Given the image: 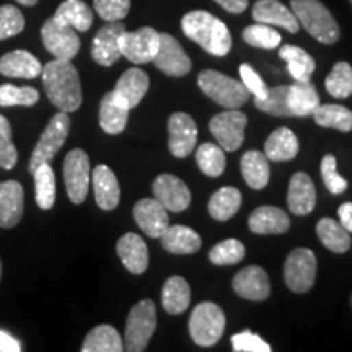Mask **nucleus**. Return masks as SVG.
I'll return each instance as SVG.
<instances>
[{
    "instance_id": "obj_1",
    "label": "nucleus",
    "mask_w": 352,
    "mask_h": 352,
    "mask_svg": "<svg viewBox=\"0 0 352 352\" xmlns=\"http://www.w3.org/2000/svg\"><path fill=\"white\" fill-rule=\"evenodd\" d=\"M41 77L47 98L59 111L74 113L80 108L83 100L80 77L70 60H51L43 67Z\"/></svg>"
},
{
    "instance_id": "obj_2",
    "label": "nucleus",
    "mask_w": 352,
    "mask_h": 352,
    "mask_svg": "<svg viewBox=\"0 0 352 352\" xmlns=\"http://www.w3.org/2000/svg\"><path fill=\"white\" fill-rule=\"evenodd\" d=\"M183 33L199 44L209 54L223 57L230 52L232 36L227 25L212 13L204 10L189 12L182 20Z\"/></svg>"
},
{
    "instance_id": "obj_3",
    "label": "nucleus",
    "mask_w": 352,
    "mask_h": 352,
    "mask_svg": "<svg viewBox=\"0 0 352 352\" xmlns=\"http://www.w3.org/2000/svg\"><path fill=\"white\" fill-rule=\"evenodd\" d=\"M290 8L296 13L298 23L323 44H334L340 39V25L336 23L331 12L320 0H292Z\"/></svg>"
},
{
    "instance_id": "obj_4",
    "label": "nucleus",
    "mask_w": 352,
    "mask_h": 352,
    "mask_svg": "<svg viewBox=\"0 0 352 352\" xmlns=\"http://www.w3.org/2000/svg\"><path fill=\"white\" fill-rule=\"evenodd\" d=\"M197 85L209 98L228 109H239L250 98V91L243 82L235 80L217 70H202L197 77Z\"/></svg>"
},
{
    "instance_id": "obj_5",
    "label": "nucleus",
    "mask_w": 352,
    "mask_h": 352,
    "mask_svg": "<svg viewBox=\"0 0 352 352\" xmlns=\"http://www.w3.org/2000/svg\"><path fill=\"white\" fill-rule=\"evenodd\" d=\"M157 328V307L148 298L131 308L124 331V351L142 352Z\"/></svg>"
},
{
    "instance_id": "obj_6",
    "label": "nucleus",
    "mask_w": 352,
    "mask_h": 352,
    "mask_svg": "<svg viewBox=\"0 0 352 352\" xmlns=\"http://www.w3.org/2000/svg\"><path fill=\"white\" fill-rule=\"evenodd\" d=\"M226 329V315L212 302H202L192 310L189 318V334L197 346L217 344Z\"/></svg>"
},
{
    "instance_id": "obj_7",
    "label": "nucleus",
    "mask_w": 352,
    "mask_h": 352,
    "mask_svg": "<svg viewBox=\"0 0 352 352\" xmlns=\"http://www.w3.org/2000/svg\"><path fill=\"white\" fill-rule=\"evenodd\" d=\"M70 131V118L69 113H57L54 118L50 121V124L46 126V129L39 138L36 147H34L33 155L30 158V173H33L39 165L50 164L57 155V152L63 148V145L67 140Z\"/></svg>"
},
{
    "instance_id": "obj_8",
    "label": "nucleus",
    "mask_w": 352,
    "mask_h": 352,
    "mask_svg": "<svg viewBox=\"0 0 352 352\" xmlns=\"http://www.w3.org/2000/svg\"><path fill=\"white\" fill-rule=\"evenodd\" d=\"M284 279L292 292L305 294L314 287L316 279V258L311 250L297 248L284 264Z\"/></svg>"
},
{
    "instance_id": "obj_9",
    "label": "nucleus",
    "mask_w": 352,
    "mask_h": 352,
    "mask_svg": "<svg viewBox=\"0 0 352 352\" xmlns=\"http://www.w3.org/2000/svg\"><path fill=\"white\" fill-rule=\"evenodd\" d=\"M90 160L82 148H74L64 158V183L69 199L82 204L90 188Z\"/></svg>"
},
{
    "instance_id": "obj_10",
    "label": "nucleus",
    "mask_w": 352,
    "mask_h": 352,
    "mask_svg": "<svg viewBox=\"0 0 352 352\" xmlns=\"http://www.w3.org/2000/svg\"><path fill=\"white\" fill-rule=\"evenodd\" d=\"M160 46V33L151 26L124 32L120 38L121 56L134 64L152 63Z\"/></svg>"
},
{
    "instance_id": "obj_11",
    "label": "nucleus",
    "mask_w": 352,
    "mask_h": 352,
    "mask_svg": "<svg viewBox=\"0 0 352 352\" xmlns=\"http://www.w3.org/2000/svg\"><path fill=\"white\" fill-rule=\"evenodd\" d=\"M41 38L44 47L51 52L56 59L72 60L80 50V39L76 30L69 25L60 23L54 16L46 20L41 28Z\"/></svg>"
},
{
    "instance_id": "obj_12",
    "label": "nucleus",
    "mask_w": 352,
    "mask_h": 352,
    "mask_svg": "<svg viewBox=\"0 0 352 352\" xmlns=\"http://www.w3.org/2000/svg\"><path fill=\"white\" fill-rule=\"evenodd\" d=\"M248 124V118L241 111L230 109L214 116L209 122V129L223 151H239L245 140V127Z\"/></svg>"
},
{
    "instance_id": "obj_13",
    "label": "nucleus",
    "mask_w": 352,
    "mask_h": 352,
    "mask_svg": "<svg viewBox=\"0 0 352 352\" xmlns=\"http://www.w3.org/2000/svg\"><path fill=\"white\" fill-rule=\"evenodd\" d=\"M157 69L170 77H183L191 70V59L171 34L160 33V46L152 60Z\"/></svg>"
},
{
    "instance_id": "obj_14",
    "label": "nucleus",
    "mask_w": 352,
    "mask_h": 352,
    "mask_svg": "<svg viewBox=\"0 0 352 352\" xmlns=\"http://www.w3.org/2000/svg\"><path fill=\"white\" fill-rule=\"evenodd\" d=\"M153 196L170 212H183L191 204V192L178 176L160 175L153 182Z\"/></svg>"
},
{
    "instance_id": "obj_15",
    "label": "nucleus",
    "mask_w": 352,
    "mask_h": 352,
    "mask_svg": "<svg viewBox=\"0 0 352 352\" xmlns=\"http://www.w3.org/2000/svg\"><path fill=\"white\" fill-rule=\"evenodd\" d=\"M170 152L176 158H186L196 148L197 126L186 113H175L168 120Z\"/></svg>"
},
{
    "instance_id": "obj_16",
    "label": "nucleus",
    "mask_w": 352,
    "mask_h": 352,
    "mask_svg": "<svg viewBox=\"0 0 352 352\" xmlns=\"http://www.w3.org/2000/svg\"><path fill=\"white\" fill-rule=\"evenodd\" d=\"M124 32L126 26L121 21H113L98 30L94 38V44H91V56L96 64L103 65V67H111L120 59V38Z\"/></svg>"
},
{
    "instance_id": "obj_17",
    "label": "nucleus",
    "mask_w": 352,
    "mask_h": 352,
    "mask_svg": "<svg viewBox=\"0 0 352 352\" xmlns=\"http://www.w3.org/2000/svg\"><path fill=\"white\" fill-rule=\"evenodd\" d=\"M132 215H134V220L138 222L140 230L151 239H160L170 226L168 210L155 197L153 199H148V197L140 199L134 206Z\"/></svg>"
},
{
    "instance_id": "obj_18",
    "label": "nucleus",
    "mask_w": 352,
    "mask_h": 352,
    "mask_svg": "<svg viewBox=\"0 0 352 352\" xmlns=\"http://www.w3.org/2000/svg\"><path fill=\"white\" fill-rule=\"evenodd\" d=\"M148 87H151V78H148L147 72H144L142 69L132 67L127 69L120 77L113 94L122 107H126L131 111V109L138 107L144 96L147 95Z\"/></svg>"
},
{
    "instance_id": "obj_19",
    "label": "nucleus",
    "mask_w": 352,
    "mask_h": 352,
    "mask_svg": "<svg viewBox=\"0 0 352 352\" xmlns=\"http://www.w3.org/2000/svg\"><path fill=\"white\" fill-rule=\"evenodd\" d=\"M233 290L246 300L263 302L271 294L270 276L263 267L248 266L233 277Z\"/></svg>"
},
{
    "instance_id": "obj_20",
    "label": "nucleus",
    "mask_w": 352,
    "mask_h": 352,
    "mask_svg": "<svg viewBox=\"0 0 352 352\" xmlns=\"http://www.w3.org/2000/svg\"><path fill=\"white\" fill-rule=\"evenodd\" d=\"M253 19L258 23L279 26L289 33H297L300 30V23L292 8L285 7L279 0H258L253 6Z\"/></svg>"
},
{
    "instance_id": "obj_21",
    "label": "nucleus",
    "mask_w": 352,
    "mask_h": 352,
    "mask_svg": "<svg viewBox=\"0 0 352 352\" xmlns=\"http://www.w3.org/2000/svg\"><path fill=\"white\" fill-rule=\"evenodd\" d=\"M287 206L290 212L296 215H308L316 206V189L307 173L298 171L290 178Z\"/></svg>"
},
{
    "instance_id": "obj_22",
    "label": "nucleus",
    "mask_w": 352,
    "mask_h": 352,
    "mask_svg": "<svg viewBox=\"0 0 352 352\" xmlns=\"http://www.w3.org/2000/svg\"><path fill=\"white\" fill-rule=\"evenodd\" d=\"M23 188L19 182L0 183V228L19 226L23 215Z\"/></svg>"
},
{
    "instance_id": "obj_23",
    "label": "nucleus",
    "mask_w": 352,
    "mask_h": 352,
    "mask_svg": "<svg viewBox=\"0 0 352 352\" xmlns=\"http://www.w3.org/2000/svg\"><path fill=\"white\" fill-rule=\"evenodd\" d=\"M91 183H94L95 201L98 208L103 210L116 209L120 204L121 189L113 170L107 165H98L91 173Z\"/></svg>"
},
{
    "instance_id": "obj_24",
    "label": "nucleus",
    "mask_w": 352,
    "mask_h": 352,
    "mask_svg": "<svg viewBox=\"0 0 352 352\" xmlns=\"http://www.w3.org/2000/svg\"><path fill=\"white\" fill-rule=\"evenodd\" d=\"M118 254L122 264L132 274H142L148 267V248L144 239L138 233H126L118 241Z\"/></svg>"
},
{
    "instance_id": "obj_25",
    "label": "nucleus",
    "mask_w": 352,
    "mask_h": 352,
    "mask_svg": "<svg viewBox=\"0 0 352 352\" xmlns=\"http://www.w3.org/2000/svg\"><path fill=\"white\" fill-rule=\"evenodd\" d=\"M248 227L258 235H279L290 228L289 215L274 206H261L248 219Z\"/></svg>"
},
{
    "instance_id": "obj_26",
    "label": "nucleus",
    "mask_w": 352,
    "mask_h": 352,
    "mask_svg": "<svg viewBox=\"0 0 352 352\" xmlns=\"http://www.w3.org/2000/svg\"><path fill=\"white\" fill-rule=\"evenodd\" d=\"M43 72V65L32 52L16 50L0 57V74L13 78H36Z\"/></svg>"
},
{
    "instance_id": "obj_27",
    "label": "nucleus",
    "mask_w": 352,
    "mask_h": 352,
    "mask_svg": "<svg viewBox=\"0 0 352 352\" xmlns=\"http://www.w3.org/2000/svg\"><path fill=\"white\" fill-rule=\"evenodd\" d=\"M160 240L166 252L173 254H192L199 252L202 245L201 236L184 226H168Z\"/></svg>"
},
{
    "instance_id": "obj_28",
    "label": "nucleus",
    "mask_w": 352,
    "mask_h": 352,
    "mask_svg": "<svg viewBox=\"0 0 352 352\" xmlns=\"http://www.w3.org/2000/svg\"><path fill=\"white\" fill-rule=\"evenodd\" d=\"M264 153L271 162L294 160L298 153V140L287 127H279L267 138Z\"/></svg>"
},
{
    "instance_id": "obj_29",
    "label": "nucleus",
    "mask_w": 352,
    "mask_h": 352,
    "mask_svg": "<svg viewBox=\"0 0 352 352\" xmlns=\"http://www.w3.org/2000/svg\"><path fill=\"white\" fill-rule=\"evenodd\" d=\"M245 183L252 189H263L270 183V160L266 153L248 151L240 162Z\"/></svg>"
},
{
    "instance_id": "obj_30",
    "label": "nucleus",
    "mask_w": 352,
    "mask_h": 352,
    "mask_svg": "<svg viewBox=\"0 0 352 352\" xmlns=\"http://www.w3.org/2000/svg\"><path fill=\"white\" fill-rule=\"evenodd\" d=\"M129 109L122 107L113 91L103 96L100 103V126L107 134L118 135L126 129Z\"/></svg>"
},
{
    "instance_id": "obj_31",
    "label": "nucleus",
    "mask_w": 352,
    "mask_h": 352,
    "mask_svg": "<svg viewBox=\"0 0 352 352\" xmlns=\"http://www.w3.org/2000/svg\"><path fill=\"white\" fill-rule=\"evenodd\" d=\"M289 109L292 116H310L320 107V96L311 82H297L289 85Z\"/></svg>"
},
{
    "instance_id": "obj_32",
    "label": "nucleus",
    "mask_w": 352,
    "mask_h": 352,
    "mask_svg": "<svg viewBox=\"0 0 352 352\" xmlns=\"http://www.w3.org/2000/svg\"><path fill=\"white\" fill-rule=\"evenodd\" d=\"M54 19L69 25L76 32L85 33L94 25V12L83 0H65L57 7Z\"/></svg>"
},
{
    "instance_id": "obj_33",
    "label": "nucleus",
    "mask_w": 352,
    "mask_h": 352,
    "mask_svg": "<svg viewBox=\"0 0 352 352\" xmlns=\"http://www.w3.org/2000/svg\"><path fill=\"white\" fill-rule=\"evenodd\" d=\"M191 302V289L186 279L182 276H173L166 279L162 290V305L170 315H179L189 307Z\"/></svg>"
},
{
    "instance_id": "obj_34",
    "label": "nucleus",
    "mask_w": 352,
    "mask_h": 352,
    "mask_svg": "<svg viewBox=\"0 0 352 352\" xmlns=\"http://www.w3.org/2000/svg\"><path fill=\"white\" fill-rule=\"evenodd\" d=\"M124 342L116 328L109 324H100L87 334L82 352H122Z\"/></svg>"
},
{
    "instance_id": "obj_35",
    "label": "nucleus",
    "mask_w": 352,
    "mask_h": 352,
    "mask_svg": "<svg viewBox=\"0 0 352 352\" xmlns=\"http://www.w3.org/2000/svg\"><path fill=\"white\" fill-rule=\"evenodd\" d=\"M279 56L280 59L287 63L290 76L296 78L297 82H310L315 72V60L307 51H303L298 46L287 44V46L280 47Z\"/></svg>"
},
{
    "instance_id": "obj_36",
    "label": "nucleus",
    "mask_w": 352,
    "mask_h": 352,
    "mask_svg": "<svg viewBox=\"0 0 352 352\" xmlns=\"http://www.w3.org/2000/svg\"><path fill=\"white\" fill-rule=\"evenodd\" d=\"M316 233H318L321 243H323L329 252L333 253H346L351 248V235L344 227L336 220L324 217L321 219L316 226Z\"/></svg>"
},
{
    "instance_id": "obj_37",
    "label": "nucleus",
    "mask_w": 352,
    "mask_h": 352,
    "mask_svg": "<svg viewBox=\"0 0 352 352\" xmlns=\"http://www.w3.org/2000/svg\"><path fill=\"white\" fill-rule=\"evenodd\" d=\"M241 206V192L236 188L226 186L214 192L209 201V214L219 222H226L239 212Z\"/></svg>"
},
{
    "instance_id": "obj_38",
    "label": "nucleus",
    "mask_w": 352,
    "mask_h": 352,
    "mask_svg": "<svg viewBox=\"0 0 352 352\" xmlns=\"http://www.w3.org/2000/svg\"><path fill=\"white\" fill-rule=\"evenodd\" d=\"M34 178V195H36V204L43 210L52 209L56 202V175L50 164L39 165L33 171Z\"/></svg>"
},
{
    "instance_id": "obj_39",
    "label": "nucleus",
    "mask_w": 352,
    "mask_h": 352,
    "mask_svg": "<svg viewBox=\"0 0 352 352\" xmlns=\"http://www.w3.org/2000/svg\"><path fill=\"white\" fill-rule=\"evenodd\" d=\"M311 116L321 127H331L341 132L352 131V111L341 104H320Z\"/></svg>"
},
{
    "instance_id": "obj_40",
    "label": "nucleus",
    "mask_w": 352,
    "mask_h": 352,
    "mask_svg": "<svg viewBox=\"0 0 352 352\" xmlns=\"http://www.w3.org/2000/svg\"><path fill=\"white\" fill-rule=\"evenodd\" d=\"M196 162L199 170L206 176H210V178H217L226 171L227 166V158L223 148L217 144L206 142L202 144L199 148L196 151Z\"/></svg>"
},
{
    "instance_id": "obj_41",
    "label": "nucleus",
    "mask_w": 352,
    "mask_h": 352,
    "mask_svg": "<svg viewBox=\"0 0 352 352\" xmlns=\"http://www.w3.org/2000/svg\"><path fill=\"white\" fill-rule=\"evenodd\" d=\"M327 85L328 94L334 96V98H349L352 95V67L351 64L341 63L334 64V67L329 76L327 77Z\"/></svg>"
},
{
    "instance_id": "obj_42",
    "label": "nucleus",
    "mask_w": 352,
    "mask_h": 352,
    "mask_svg": "<svg viewBox=\"0 0 352 352\" xmlns=\"http://www.w3.org/2000/svg\"><path fill=\"white\" fill-rule=\"evenodd\" d=\"M287 95H289V85H279L267 88L266 98H254V107L261 111L272 114V116H292L289 109L287 103Z\"/></svg>"
},
{
    "instance_id": "obj_43",
    "label": "nucleus",
    "mask_w": 352,
    "mask_h": 352,
    "mask_svg": "<svg viewBox=\"0 0 352 352\" xmlns=\"http://www.w3.org/2000/svg\"><path fill=\"white\" fill-rule=\"evenodd\" d=\"M39 100V94L33 87H15L10 83L0 85V107H33Z\"/></svg>"
},
{
    "instance_id": "obj_44",
    "label": "nucleus",
    "mask_w": 352,
    "mask_h": 352,
    "mask_svg": "<svg viewBox=\"0 0 352 352\" xmlns=\"http://www.w3.org/2000/svg\"><path fill=\"white\" fill-rule=\"evenodd\" d=\"M245 258V246L241 241L235 239H228L220 241L210 250L209 259L215 266H230L239 264Z\"/></svg>"
},
{
    "instance_id": "obj_45",
    "label": "nucleus",
    "mask_w": 352,
    "mask_h": 352,
    "mask_svg": "<svg viewBox=\"0 0 352 352\" xmlns=\"http://www.w3.org/2000/svg\"><path fill=\"white\" fill-rule=\"evenodd\" d=\"M243 39L246 44L259 50H276L280 44V34L270 25L256 23L245 28Z\"/></svg>"
},
{
    "instance_id": "obj_46",
    "label": "nucleus",
    "mask_w": 352,
    "mask_h": 352,
    "mask_svg": "<svg viewBox=\"0 0 352 352\" xmlns=\"http://www.w3.org/2000/svg\"><path fill=\"white\" fill-rule=\"evenodd\" d=\"M19 162V152L12 140V127L6 116L0 114V166L3 170H12Z\"/></svg>"
},
{
    "instance_id": "obj_47",
    "label": "nucleus",
    "mask_w": 352,
    "mask_h": 352,
    "mask_svg": "<svg viewBox=\"0 0 352 352\" xmlns=\"http://www.w3.org/2000/svg\"><path fill=\"white\" fill-rule=\"evenodd\" d=\"M23 13L13 6L0 7V39H7L23 32Z\"/></svg>"
},
{
    "instance_id": "obj_48",
    "label": "nucleus",
    "mask_w": 352,
    "mask_h": 352,
    "mask_svg": "<svg viewBox=\"0 0 352 352\" xmlns=\"http://www.w3.org/2000/svg\"><path fill=\"white\" fill-rule=\"evenodd\" d=\"M336 157L328 153V155L323 157L321 160V178H323L324 186L328 188V191L331 195H342V192L347 189V182L342 176L338 173L336 170Z\"/></svg>"
},
{
    "instance_id": "obj_49",
    "label": "nucleus",
    "mask_w": 352,
    "mask_h": 352,
    "mask_svg": "<svg viewBox=\"0 0 352 352\" xmlns=\"http://www.w3.org/2000/svg\"><path fill=\"white\" fill-rule=\"evenodd\" d=\"M95 12L108 23L126 19L131 10V0H94Z\"/></svg>"
},
{
    "instance_id": "obj_50",
    "label": "nucleus",
    "mask_w": 352,
    "mask_h": 352,
    "mask_svg": "<svg viewBox=\"0 0 352 352\" xmlns=\"http://www.w3.org/2000/svg\"><path fill=\"white\" fill-rule=\"evenodd\" d=\"M232 346L235 352H271V346L252 331L232 336Z\"/></svg>"
},
{
    "instance_id": "obj_51",
    "label": "nucleus",
    "mask_w": 352,
    "mask_h": 352,
    "mask_svg": "<svg viewBox=\"0 0 352 352\" xmlns=\"http://www.w3.org/2000/svg\"><path fill=\"white\" fill-rule=\"evenodd\" d=\"M240 76L241 80H243V85L248 88L250 95H253L254 98L261 100L266 98L267 95V87L261 77L258 76V72L254 70L252 65L241 64L240 65Z\"/></svg>"
},
{
    "instance_id": "obj_52",
    "label": "nucleus",
    "mask_w": 352,
    "mask_h": 352,
    "mask_svg": "<svg viewBox=\"0 0 352 352\" xmlns=\"http://www.w3.org/2000/svg\"><path fill=\"white\" fill-rule=\"evenodd\" d=\"M21 346L19 340L6 331H0V352H20Z\"/></svg>"
},
{
    "instance_id": "obj_53",
    "label": "nucleus",
    "mask_w": 352,
    "mask_h": 352,
    "mask_svg": "<svg viewBox=\"0 0 352 352\" xmlns=\"http://www.w3.org/2000/svg\"><path fill=\"white\" fill-rule=\"evenodd\" d=\"M340 214V223L346 228L347 232L352 233V202H344L338 209Z\"/></svg>"
},
{
    "instance_id": "obj_54",
    "label": "nucleus",
    "mask_w": 352,
    "mask_h": 352,
    "mask_svg": "<svg viewBox=\"0 0 352 352\" xmlns=\"http://www.w3.org/2000/svg\"><path fill=\"white\" fill-rule=\"evenodd\" d=\"M215 2L230 13H243L248 7V0H215Z\"/></svg>"
},
{
    "instance_id": "obj_55",
    "label": "nucleus",
    "mask_w": 352,
    "mask_h": 352,
    "mask_svg": "<svg viewBox=\"0 0 352 352\" xmlns=\"http://www.w3.org/2000/svg\"><path fill=\"white\" fill-rule=\"evenodd\" d=\"M16 2L21 3V6H26V7H33L36 6L38 0H16Z\"/></svg>"
},
{
    "instance_id": "obj_56",
    "label": "nucleus",
    "mask_w": 352,
    "mask_h": 352,
    "mask_svg": "<svg viewBox=\"0 0 352 352\" xmlns=\"http://www.w3.org/2000/svg\"><path fill=\"white\" fill-rule=\"evenodd\" d=\"M0 276H2V263H0Z\"/></svg>"
},
{
    "instance_id": "obj_57",
    "label": "nucleus",
    "mask_w": 352,
    "mask_h": 352,
    "mask_svg": "<svg viewBox=\"0 0 352 352\" xmlns=\"http://www.w3.org/2000/svg\"><path fill=\"white\" fill-rule=\"evenodd\" d=\"M351 303H352V297H351Z\"/></svg>"
},
{
    "instance_id": "obj_58",
    "label": "nucleus",
    "mask_w": 352,
    "mask_h": 352,
    "mask_svg": "<svg viewBox=\"0 0 352 352\" xmlns=\"http://www.w3.org/2000/svg\"><path fill=\"white\" fill-rule=\"evenodd\" d=\"M351 3H352V0H351Z\"/></svg>"
}]
</instances>
